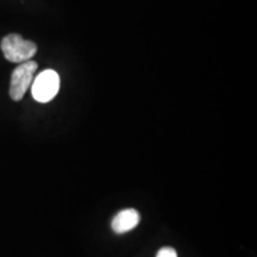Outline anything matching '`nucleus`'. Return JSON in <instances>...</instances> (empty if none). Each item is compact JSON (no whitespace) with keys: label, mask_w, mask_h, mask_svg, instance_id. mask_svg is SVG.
Segmentation results:
<instances>
[{"label":"nucleus","mask_w":257,"mask_h":257,"mask_svg":"<svg viewBox=\"0 0 257 257\" xmlns=\"http://www.w3.org/2000/svg\"><path fill=\"white\" fill-rule=\"evenodd\" d=\"M2 50L5 59L14 63H23L30 61L36 54L37 46L31 41L24 40L19 35L11 34L3 38Z\"/></svg>","instance_id":"1"},{"label":"nucleus","mask_w":257,"mask_h":257,"mask_svg":"<svg viewBox=\"0 0 257 257\" xmlns=\"http://www.w3.org/2000/svg\"><path fill=\"white\" fill-rule=\"evenodd\" d=\"M37 67V63L30 60L21 63L12 72L11 83H10V96L12 100L19 101L23 99L24 94L31 86Z\"/></svg>","instance_id":"2"},{"label":"nucleus","mask_w":257,"mask_h":257,"mask_svg":"<svg viewBox=\"0 0 257 257\" xmlns=\"http://www.w3.org/2000/svg\"><path fill=\"white\" fill-rule=\"evenodd\" d=\"M60 89V76L55 70L47 69L36 76L31 87V94L38 102H49Z\"/></svg>","instance_id":"3"},{"label":"nucleus","mask_w":257,"mask_h":257,"mask_svg":"<svg viewBox=\"0 0 257 257\" xmlns=\"http://www.w3.org/2000/svg\"><path fill=\"white\" fill-rule=\"evenodd\" d=\"M141 216L135 208H125L112 219L111 226L115 233H125L134 230L140 224Z\"/></svg>","instance_id":"4"},{"label":"nucleus","mask_w":257,"mask_h":257,"mask_svg":"<svg viewBox=\"0 0 257 257\" xmlns=\"http://www.w3.org/2000/svg\"><path fill=\"white\" fill-rule=\"evenodd\" d=\"M156 257H178V252L175 251V249L170 248V246H165V248L159 250V252L156 253Z\"/></svg>","instance_id":"5"}]
</instances>
